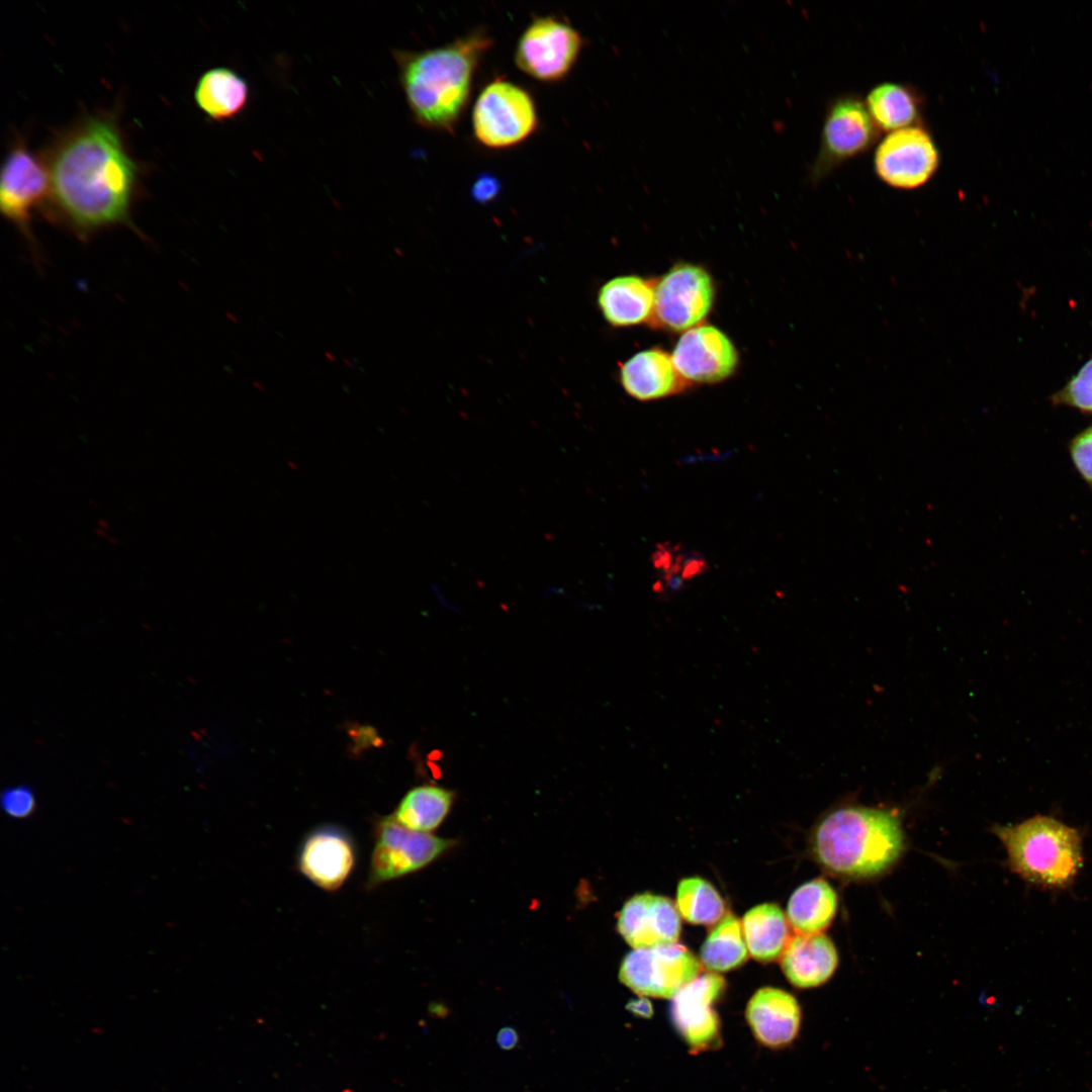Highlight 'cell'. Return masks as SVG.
<instances>
[{"label": "cell", "instance_id": "obj_13", "mask_svg": "<svg viewBox=\"0 0 1092 1092\" xmlns=\"http://www.w3.org/2000/svg\"><path fill=\"white\" fill-rule=\"evenodd\" d=\"M725 987L722 976L709 972L699 975L671 998V1023L690 1052L698 1054L720 1046L721 1024L713 1005Z\"/></svg>", "mask_w": 1092, "mask_h": 1092}, {"label": "cell", "instance_id": "obj_16", "mask_svg": "<svg viewBox=\"0 0 1092 1092\" xmlns=\"http://www.w3.org/2000/svg\"><path fill=\"white\" fill-rule=\"evenodd\" d=\"M617 929L634 949L674 944L680 934L679 913L666 897L638 894L624 904Z\"/></svg>", "mask_w": 1092, "mask_h": 1092}, {"label": "cell", "instance_id": "obj_19", "mask_svg": "<svg viewBox=\"0 0 1092 1092\" xmlns=\"http://www.w3.org/2000/svg\"><path fill=\"white\" fill-rule=\"evenodd\" d=\"M781 965L792 985L812 988L830 979L838 965V953L833 942L822 933H797L786 946Z\"/></svg>", "mask_w": 1092, "mask_h": 1092}, {"label": "cell", "instance_id": "obj_25", "mask_svg": "<svg viewBox=\"0 0 1092 1092\" xmlns=\"http://www.w3.org/2000/svg\"><path fill=\"white\" fill-rule=\"evenodd\" d=\"M453 802L454 793L446 788L418 786L405 794L393 816L408 829L430 833L445 820Z\"/></svg>", "mask_w": 1092, "mask_h": 1092}, {"label": "cell", "instance_id": "obj_12", "mask_svg": "<svg viewBox=\"0 0 1092 1092\" xmlns=\"http://www.w3.org/2000/svg\"><path fill=\"white\" fill-rule=\"evenodd\" d=\"M938 165V148L929 131L920 125L889 132L876 148L874 156L878 177L898 189L924 185Z\"/></svg>", "mask_w": 1092, "mask_h": 1092}, {"label": "cell", "instance_id": "obj_27", "mask_svg": "<svg viewBox=\"0 0 1092 1092\" xmlns=\"http://www.w3.org/2000/svg\"><path fill=\"white\" fill-rule=\"evenodd\" d=\"M675 902L678 913L693 924L713 925L725 912V903L717 890L698 877L678 883Z\"/></svg>", "mask_w": 1092, "mask_h": 1092}, {"label": "cell", "instance_id": "obj_23", "mask_svg": "<svg viewBox=\"0 0 1092 1092\" xmlns=\"http://www.w3.org/2000/svg\"><path fill=\"white\" fill-rule=\"evenodd\" d=\"M837 905L834 889L824 879H814L792 894L787 918L797 933H821L832 922Z\"/></svg>", "mask_w": 1092, "mask_h": 1092}, {"label": "cell", "instance_id": "obj_9", "mask_svg": "<svg viewBox=\"0 0 1092 1092\" xmlns=\"http://www.w3.org/2000/svg\"><path fill=\"white\" fill-rule=\"evenodd\" d=\"M714 297V283L706 269L677 264L654 284L651 321L668 331L686 332L708 316Z\"/></svg>", "mask_w": 1092, "mask_h": 1092}, {"label": "cell", "instance_id": "obj_4", "mask_svg": "<svg viewBox=\"0 0 1092 1092\" xmlns=\"http://www.w3.org/2000/svg\"><path fill=\"white\" fill-rule=\"evenodd\" d=\"M992 832L1003 843L1011 871L1035 886L1067 889L1083 867L1080 832L1052 816L995 825Z\"/></svg>", "mask_w": 1092, "mask_h": 1092}, {"label": "cell", "instance_id": "obj_8", "mask_svg": "<svg viewBox=\"0 0 1092 1092\" xmlns=\"http://www.w3.org/2000/svg\"><path fill=\"white\" fill-rule=\"evenodd\" d=\"M367 884L370 888L424 869L453 846L454 841L408 829L394 816L375 826Z\"/></svg>", "mask_w": 1092, "mask_h": 1092}, {"label": "cell", "instance_id": "obj_14", "mask_svg": "<svg viewBox=\"0 0 1092 1092\" xmlns=\"http://www.w3.org/2000/svg\"><path fill=\"white\" fill-rule=\"evenodd\" d=\"M672 362L687 381L713 384L730 377L738 365V353L725 333L714 326L699 325L681 334Z\"/></svg>", "mask_w": 1092, "mask_h": 1092}, {"label": "cell", "instance_id": "obj_32", "mask_svg": "<svg viewBox=\"0 0 1092 1092\" xmlns=\"http://www.w3.org/2000/svg\"><path fill=\"white\" fill-rule=\"evenodd\" d=\"M517 1040V1033L512 1028H503L497 1035L498 1044L506 1050L514 1048Z\"/></svg>", "mask_w": 1092, "mask_h": 1092}, {"label": "cell", "instance_id": "obj_2", "mask_svg": "<svg viewBox=\"0 0 1092 1092\" xmlns=\"http://www.w3.org/2000/svg\"><path fill=\"white\" fill-rule=\"evenodd\" d=\"M491 38L475 31L421 52L394 51L398 77L414 119L423 127L451 130L464 110L474 72Z\"/></svg>", "mask_w": 1092, "mask_h": 1092}, {"label": "cell", "instance_id": "obj_3", "mask_svg": "<svg viewBox=\"0 0 1092 1092\" xmlns=\"http://www.w3.org/2000/svg\"><path fill=\"white\" fill-rule=\"evenodd\" d=\"M810 848L828 873L869 879L887 872L905 849L900 817L890 810L861 806L835 809L814 828Z\"/></svg>", "mask_w": 1092, "mask_h": 1092}, {"label": "cell", "instance_id": "obj_11", "mask_svg": "<svg viewBox=\"0 0 1092 1092\" xmlns=\"http://www.w3.org/2000/svg\"><path fill=\"white\" fill-rule=\"evenodd\" d=\"M701 962L687 947L670 944L633 949L619 969L620 981L641 996L672 998L700 975Z\"/></svg>", "mask_w": 1092, "mask_h": 1092}, {"label": "cell", "instance_id": "obj_22", "mask_svg": "<svg viewBox=\"0 0 1092 1092\" xmlns=\"http://www.w3.org/2000/svg\"><path fill=\"white\" fill-rule=\"evenodd\" d=\"M742 930L748 952L758 962L770 963L782 958L790 936V923L776 904L764 903L743 916Z\"/></svg>", "mask_w": 1092, "mask_h": 1092}, {"label": "cell", "instance_id": "obj_7", "mask_svg": "<svg viewBox=\"0 0 1092 1092\" xmlns=\"http://www.w3.org/2000/svg\"><path fill=\"white\" fill-rule=\"evenodd\" d=\"M472 125L476 139L488 148L515 146L536 128L534 102L520 86L494 80L483 88L474 104Z\"/></svg>", "mask_w": 1092, "mask_h": 1092}, {"label": "cell", "instance_id": "obj_1", "mask_svg": "<svg viewBox=\"0 0 1092 1092\" xmlns=\"http://www.w3.org/2000/svg\"><path fill=\"white\" fill-rule=\"evenodd\" d=\"M44 162L50 215L80 240L116 225L139 233L130 214L139 166L112 114L81 118L56 140Z\"/></svg>", "mask_w": 1092, "mask_h": 1092}, {"label": "cell", "instance_id": "obj_17", "mask_svg": "<svg viewBox=\"0 0 1092 1092\" xmlns=\"http://www.w3.org/2000/svg\"><path fill=\"white\" fill-rule=\"evenodd\" d=\"M745 1018L755 1039L779 1050L791 1044L801 1025V1008L790 993L771 987L757 990L746 1006Z\"/></svg>", "mask_w": 1092, "mask_h": 1092}, {"label": "cell", "instance_id": "obj_10", "mask_svg": "<svg viewBox=\"0 0 1092 1092\" xmlns=\"http://www.w3.org/2000/svg\"><path fill=\"white\" fill-rule=\"evenodd\" d=\"M582 47L579 32L553 16L535 18L520 36L515 60L529 76L543 82L563 79Z\"/></svg>", "mask_w": 1092, "mask_h": 1092}, {"label": "cell", "instance_id": "obj_5", "mask_svg": "<svg viewBox=\"0 0 1092 1092\" xmlns=\"http://www.w3.org/2000/svg\"><path fill=\"white\" fill-rule=\"evenodd\" d=\"M50 197V177L46 162L33 154L22 139L9 149L0 176V208L3 216L24 237L35 260L37 243L31 231L34 210Z\"/></svg>", "mask_w": 1092, "mask_h": 1092}, {"label": "cell", "instance_id": "obj_26", "mask_svg": "<svg viewBox=\"0 0 1092 1092\" xmlns=\"http://www.w3.org/2000/svg\"><path fill=\"white\" fill-rule=\"evenodd\" d=\"M747 956L741 922L729 912L707 936L700 950V962L710 972H727L742 965Z\"/></svg>", "mask_w": 1092, "mask_h": 1092}, {"label": "cell", "instance_id": "obj_30", "mask_svg": "<svg viewBox=\"0 0 1092 1092\" xmlns=\"http://www.w3.org/2000/svg\"><path fill=\"white\" fill-rule=\"evenodd\" d=\"M1070 453L1080 474L1092 485V427L1074 438Z\"/></svg>", "mask_w": 1092, "mask_h": 1092}, {"label": "cell", "instance_id": "obj_18", "mask_svg": "<svg viewBox=\"0 0 1092 1092\" xmlns=\"http://www.w3.org/2000/svg\"><path fill=\"white\" fill-rule=\"evenodd\" d=\"M620 380L630 396L642 401L676 394L688 385L671 356L658 348L642 350L625 361L620 369Z\"/></svg>", "mask_w": 1092, "mask_h": 1092}, {"label": "cell", "instance_id": "obj_28", "mask_svg": "<svg viewBox=\"0 0 1092 1092\" xmlns=\"http://www.w3.org/2000/svg\"><path fill=\"white\" fill-rule=\"evenodd\" d=\"M1060 396L1062 401L1092 413V359L1071 379Z\"/></svg>", "mask_w": 1092, "mask_h": 1092}, {"label": "cell", "instance_id": "obj_24", "mask_svg": "<svg viewBox=\"0 0 1092 1092\" xmlns=\"http://www.w3.org/2000/svg\"><path fill=\"white\" fill-rule=\"evenodd\" d=\"M864 102L878 128L890 132L916 125L921 113V102L914 90L897 82L878 84Z\"/></svg>", "mask_w": 1092, "mask_h": 1092}, {"label": "cell", "instance_id": "obj_29", "mask_svg": "<svg viewBox=\"0 0 1092 1092\" xmlns=\"http://www.w3.org/2000/svg\"><path fill=\"white\" fill-rule=\"evenodd\" d=\"M1 807L12 818L28 817L35 808L34 795L24 785L8 788L1 795Z\"/></svg>", "mask_w": 1092, "mask_h": 1092}, {"label": "cell", "instance_id": "obj_20", "mask_svg": "<svg viewBox=\"0 0 1092 1092\" xmlns=\"http://www.w3.org/2000/svg\"><path fill=\"white\" fill-rule=\"evenodd\" d=\"M598 304L605 320L614 327L646 323L653 315L654 284L637 275L614 277L600 288Z\"/></svg>", "mask_w": 1092, "mask_h": 1092}, {"label": "cell", "instance_id": "obj_21", "mask_svg": "<svg viewBox=\"0 0 1092 1092\" xmlns=\"http://www.w3.org/2000/svg\"><path fill=\"white\" fill-rule=\"evenodd\" d=\"M250 97L247 81L235 70L214 67L197 80L194 100L197 107L211 120L226 121L246 108Z\"/></svg>", "mask_w": 1092, "mask_h": 1092}, {"label": "cell", "instance_id": "obj_15", "mask_svg": "<svg viewBox=\"0 0 1092 1092\" xmlns=\"http://www.w3.org/2000/svg\"><path fill=\"white\" fill-rule=\"evenodd\" d=\"M355 845L340 827L321 826L309 832L300 845L299 872L326 891L342 887L355 866Z\"/></svg>", "mask_w": 1092, "mask_h": 1092}, {"label": "cell", "instance_id": "obj_33", "mask_svg": "<svg viewBox=\"0 0 1092 1092\" xmlns=\"http://www.w3.org/2000/svg\"><path fill=\"white\" fill-rule=\"evenodd\" d=\"M629 1008L639 1016L649 1017L652 1014V1006L645 998L631 1001Z\"/></svg>", "mask_w": 1092, "mask_h": 1092}, {"label": "cell", "instance_id": "obj_31", "mask_svg": "<svg viewBox=\"0 0 1092 1092\" xmlns=\"http://www.w3.org/2000/svg\"><path fill=\"white\" fill-rule=\"evenodd\" d=\"M500 191V183L496 177L489 173L478 175L471 187V196L476 202L486 203L496 197Z\"/></svg>", "mask_w": 1092, "mask_h": 1092}, {"label": "cell", "instance_id": "obj_6", "mask_svg": "<svg viewBox=\"0 0 1092 1092\" xmlns=\"http://www.w3.org/2000/svg\"><path fill=\"white\" fill-rule=\"evenodd\" d=\"M879 128L866 102L852 94L835 98L827 107L817 156L809 178L816 184L841 163L867 152L877 141Z\"/></svg>", "mask_w": 1092, "mask_h": 1092}]
</instances>
